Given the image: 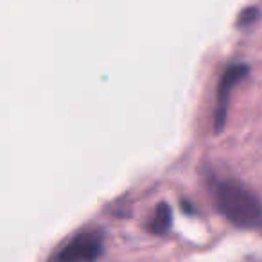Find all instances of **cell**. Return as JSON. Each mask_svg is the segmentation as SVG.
I'll list each match as a JSON object with an SVG mask.
<instances>
[{"instance_id":"obj_2","label":"cell","mask_w":262,"mask_h":262,"mask_svg":"<svg viewBox=\"0 0 262 262\" xmlns=\"http://www.w3.org/2000/svg\"><path fill=\"white\" fill-rule=\"evenodd\" d=\"M104 235L101 230H83L63 244L51 257V262H95L102 255Z\"/></svg>"},{"instance_id":"obj_1","label":"cell","mask_w":262,"mask_h":262,"mask_svg":"<svg viewBox=\"0 0 262 262\" xmlns=\"http://www.w3.org/2000/svg\"><path fill=\"white\" fill-rule=\"evenodd\" d=\"M210 194L217 212L233 226L243 230L262 228V203L248 187L235 180L212 178Z\"/></svg>"},{"instance_id":"obj_3","label":"cell","mask_w":262,"mask_h":262,"mask_svg":"<svg viewBox=\"0 0 262 262\" xmlns=\"http://www.w3.org/2000/svg\"><path fill=\"white\" fill-rule=\"evenodd\" d=\"M250 69L244 63H233V65L226 67V70L223 72L221 79H219L217 86V99H215V110H214V131L221 133L223 127L226 124V113H228V104H230V95H232L235 84L241 79L248 76Z\"/></svg>"},{"instance_id":"obj_4","label":"cell","mask_w":262,"mask_h":262,"mask_svg":"<svg viewBox=\"0 0 262 262\" xmlns=\"http://www.w3.org/2000/svg\"><path fill=\"white\" fill-rule=\"evenodd\" d=\"M172 225V210L165 201L157 205L153 215H151L149 223H147V232L153 233V235H164L169 232Z\"/></svg>"},{"instance_id":"obj_5","label":"cell","mask_w":262,"mask_h":262,"mask_svg":"<svg viewBox=\"0 0 262 262\" xmlns=\"http://www.w3.org/2000/svg\"><path fill=\"white\" fill-rule=\"evenodd\" d=\"M257 18H258V9L248 8V9H244V11L239 15V20H237V26H239V27H243V26L246 27V26H250V24H253Z\"/></svg>"}]
</instances>
